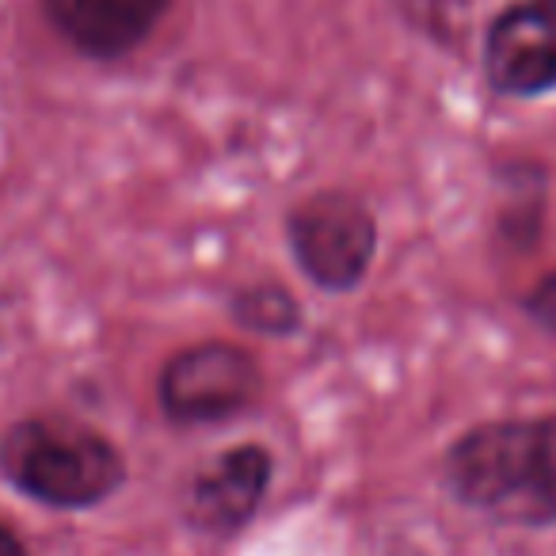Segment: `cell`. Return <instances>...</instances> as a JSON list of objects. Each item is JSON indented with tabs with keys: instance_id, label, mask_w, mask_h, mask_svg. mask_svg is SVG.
<instances>
[{
	"instance_id": "obj_1",
	"label": "cell",
	"mask_w": 556,
	"mask_h": 556,
	"mask_svg": "<svg viewBox=\"0 0 556 556\" xmlns=\"http://www.w3.org/2000/svg\"><path fill=\"white\" fill-rule=\"evenodd\" d=\"M442 480L462 507L503 526H556V416L488 419L450 442Z\"/></svg>"
},
{
	"instance_id": "obj_2",
	"label": "cell",
	"mask_w": 556,
	"mask_h": 556,
	"mask_svg": "<svg viewBox=\"0 0 556 556\" xmlns=\"http://www.w3.org/2000/svg\"><path fill=\"white\" fill-rule=\"evenodd\" d=\"M126 457L92 424L24 416L0 434V480L50 510H88L123 492Z\"/></svg>"
},
{
	"instance_id": "obj_3",
	"label": "cell",
	"mask_w": 556,
	"mask_h": 556,
	"mask_svg": "<svg viewBox=\"0 0 556 556\" xmlns=\"http://www.w3.org/2000/svg\"><path fill=\"white\" fill-rule=\"evenodd\" d=\"M263 363L232 340H199L179 348L156 374V404L176 427H217L260 408Z\"/></svg>"
},
{
	"instance_id": "obj_4",
	"label": "cell",
	"mask_w": 556,
	"mask_h": 556,
	"mask_svg": "<svg viewBox=\"0 0 556 556\" xmlns=\"http://www.w3.org/2000/svg\"><path fill=\"white\" fill-rule=\"evenodd\" d=\"M282 232L298 270L325 294L358 290L378 255V217L343 187H325L290 206Z\"/></svg>"
},
{
	"instance_id": "obj_5",
	"label": "cell",
	"mask_w": 556,
	"mask_h": 556,
	"mask_svg": "<svg viewBox=\"0 0 556 556\" xmlns=\"http://www.w3.org/2000/svg\"><path fill=\"white\" fill-rule=\"evenodd\" d=\"M484 85L500 100H541L556 92V4L515 0L484 27Z\"/></svg>"
},
{
	"instance_id": "obj_6",
	"label": "cell",
	"mask_w": 556,
	"mask_h": 556,
	"mask_svg": "<svg viewBox=\"0 0 556 556\" xmlns=\"http://www.w3.org/2000/svg\"><path fill=\"white\" fill-rule=\"evenodd\" d=\"M275 480V454L263 442H237L187 477L184 522L210 538H237L255 522Z\"/></svg>"
},
{
	"instance_id": "obj_7",
	"label": "cell",
	"mask_w": 556,
	"mask_h": 556,
	"mask_svg": "<svg viewBox=\"0 0 556 556\" xmlns=\"http://www.w3.org/2000/svg\"><path fill=\"white\" fill-rule=\"evenodd\" d=\"M39 12L73 54L108 65L153 39L172 0H39Z\"/></svg>"
},
{
	"instance_id": "obj_8",
	"label": "cell",
	"mask_w": 556,
	"mask_h": 556,
	"mask_svg": "<svg viewBox=\"0 0 556 556\" xmlns=\"http://www.w3.org/2000/svg\"><path fill=\"white\" fill-rule=\"evenodd\" d=\"M229 317L240 332L267 336V340H290L305 328V309L287 282L263 278L244 282L229 294Z\"/></svg>"
},
{
	"instance_id": "obj_9",
	"label": "cell",
	"mask_w": 556,
	"mask_h": 556,
	"mask_svg": "<svg viewBox=\"0 0 556 556\" xmlns=\"http://www.w3.org/2000/svg\"><path fill=\"white\" fill-rule=\"evenodd\" d=\"M393 9L427 39L450 42L462 27V12L469 9V0H393Z\"/></svg>"
},
{
	"instance_id": "obj_10",
	"label": "cell",
	"mask_w": 556,
	"mask_h": 556,
	"mask_svg": "<svg viewBox=\"0 0 556 556\" xmlns=\"http://www.w3.org/2000/svg\"><path fill=\"white\" fill-rule=\"evenodd\" d=\"M522 313L533 328H541V332L556 340V267L522 298Z\"/></svg>"
},
{
	"instance_id": "obj_11",
	"label": "cell",
	"mask_w": 556,
	"mask_h": 556,
	"mask_svg": "<svg viewBox=\"0 0 556 556\" xmlns=\"http://www.w3.org/2000/svg\"><path fill=\"white\" fill-rule=\"evenodd\" d=\"M0 556H31L16 530L9 522H0Z\"/></svg>"
},
{
	"instance_id": "obj_12",
	"label": "cell",
	"mask_w": 556,
	"mask_h": 556,
	"mask_svg": "<svg viewBox=\"0 0 556 556\" xmlns=\"http://www.w3.org/2000/svg\"><path fill=\"white\" fill-rule=\"evenodd\" d=\"M545 4H556V0H545Z\"/></svg>"
}]
</instances>
